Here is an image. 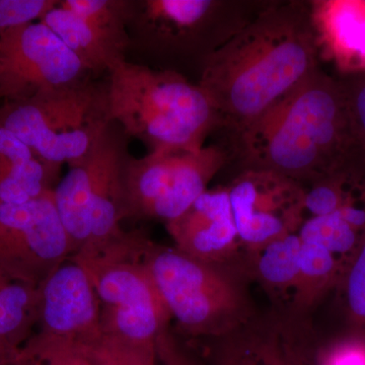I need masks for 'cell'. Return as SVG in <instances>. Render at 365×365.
Returning <instances> with one entry per match:
<instances>
[{
	"label": "cell",
	"instance_id": "17",
	"mask_svg": "<svg viewBox=\"0 0 365 365\" xmlns=\"http://www.w3.org/2000/svg\"><path fill=\"white\" fill-rule=\"evenodd\" d=\"M41 21L58 36L90 73L109 72L112 67L126 60L130 43L98 30L59 1Z\"/></svg>",
	"mask_w": 365,
	"mask_h": 365
},
{
	"label": "cell",
	"instance_id": "20",
	"mask_svg": "<svg viewBox=\"0 0 365 365\" xmlns=\"http://www.w3.org/2000/svg\"><path fill=\"white\" fill-rule=\"evenodd\" d=\"M302 241L294 232L263 245L251 252L255 272L270 289L292 290L299 280Z\"/></svg>",
	"mask_w": 365,
	"mask_h": 365
},
{
	"label": "cell",
	"instance_id": "24",
	"mask_svg": "<svg viewBox=\"0 0 365 365\" xmlns=\"http://www.w3.org/2000/svg\"><path fill=\"white\" fill-rule=\"evenodd\" d=\"M9 365H90L86 345L34 333Z\"/></svg>",
	"mask_w": 365,
	"mask_h": 365
},
{
	"label": "cell",
	"instance_id": "31",
	"mask_svg": "<svg viewBox=\"0 0 365 365\" xmlns=\"http://www.w3.org/2000/svg\"><path fill=\"white\" fill-rule=\"evenodd\" d=\"M1 69H2L1 61H0V74H1Z\"/></svg>",
	"mask_w": 365,
	"mask_h": 365
},
{
	"label": "cell",
	"instance_id": "23",
	"mask_svg": "<svg viewBox=\"0 0 365 365\" xmlns=\"http://www.w3.org/2000/svg\"><path fill=\"white\" fill-rule=\"evenodd\" d=\"M90 365H158L157 342H139L102 333L86 345Z\"/></svg>",
	"mask_w": 365,
	"mask_h": 365
},
{
	"label": "cell",
	"instance_id": "6",
	"mask_svg": "<svg viewBox=\"0 0 365 365\" xmlns=\"http://www.w3.org/2000/svg\"><path fill=\"white\" fill-rule=\"evenodd\" d=\"M146 239L125 232L104 248L72 255L90 276L101 307L102 333L157 342L168 330L169 311L144 262Z\"/></svg>",
	"mask_w": 365,
	"mask_h": 365
},
{
	"label": "cell",
	"instance_id": "28",
	"mask_svg": "<svg viewBox=\"0 0 365 365\" xmlns=\"http://www.w3.org/2000/svg\"><path fill=\"white\" fill-rule=\"evenodd\" d=\"M319 365H365V337L336 343L319 359Z\"/></svg>",
	"mask_w": 365,
	"mask_h": 365
},
{
	"label": "cell",
	"instance_id": "8",
	"mask_svg": "<svg viewBox=\"0 0 365 365\" xmlns=\"http://www.w3.org/2000/svg\"><path fill=\"white\" fill-rule=\"evenodd\" d=\"M144 262L170 319L185 333L222 337L247 323L248 307L241 290L220 267L150 240Z\"/></svg>",
	"mask_w": 365,
	"mask_h": 365
},
{
	"label": "cell",
	"instance_id": "21",
	"mask_svg": "<svg viewBox=\"0 0 365 365\" xmlns=\"http://www.w3.org/2000/svg\"><path fill=\"white\" fill-rule=\"evenodd\" d=\"M297 234L302 242H314L328 250L339 263L343 274L365 237L364 232L338 212L307 218Z\"/></svg>",
	"mask_w": 365,
	"mask_h": 365
},
{
	"label": "cell",
	"instance_id": "4",
	"mask_svg": "<svg viewBox=\"0 0 365 365\" xmlns=\"http://www.w3.org/2000/svg\"><path fill=\"white\" fill-rule=\"evenodd\" d=\"M128 138L112 122L83 158L68 163L66 176L53 190L72 255L98 251L125 232Z\"/></svg>",
	"mask_w": 365,
	"mask_h": 365
},
{
	"label": "cell",
	"instance_id": "10",
	"mask_svg": "<svg viewBox=\"0 0 365 365\" xmlns=\"http://www.w3.org/2000/svg\"><path fill=\"white\" fill-rule=\"evenodd\" d=\"M53 190L29 202L0 203V268L35 287L72 256Z\"/></svg>",
	"mask_w": 365,
	"mask_h": 365
},
{
	"label": "cell",
	"instance_id": "16",
	"mask_svg": "<svg viewBox=\"0 0 365 365\" xmlns=\"http://www.w3.org/2000/svg\"><path fill=\"white\" fill-rule=\"evenodd\" d=\"M58 169L0 126V203H26L44 195L54 189L51 182Z\"/></svg>",
	"mask_w": 365,
	"mask_h": 365
},
{
	"label": "cell",
	"instance_id": "22",
	"mask_svg": "<svg viewBox=\"0 0 365 365\" xmlns=\"http://www.w3.org/2000/svg\"><path fill=\"white\" fill-rule=\"evenodd\" d=\"M342 275L339 263L328 250L302 242L295 302L299 306H311L327 289L339 284Z\"/></svg>",
	"mask_w": 365,
	"mask_h": 365
},
{
	"label": "cell",
	"instance_id": "27",
	"mask_svg": "<svg viewBox=\"0 0 365 365\" xmlns=\"http://www.w3.org/2000/svg\"><path fill=\"white\" fill-rule=\"evenodd\" d=\"M347 101L360 162L365 168V74L339 78Z\"/></svg>",
	"mask_w": 365,
	"mask_h": 365
},
{
	"label": "cell",
	"instance_id": "1",
	"mask_svg": "<svg viewBox=\"0 0 365 365\" xmlns=\"http://www.w3.org/2000/svg\"><path fill=\"white\" fill-rule=\"evenodd\" d=\"M309 2H269L227 42L201 60L198 85L220 128L242 130L319 68Z\"/></svg>",
	"mask_w": 365,
	"mask_h": 365
},
{
	"label": "cell",
	"instance_id": "18",
	"mask_svg": "<svg viewBox=\"0 0 365 365\" xmlns=\"http://www.w3.org/2000/svg\"><path fill=\"white\" fill-rule=\"evenodd\" d=\"M281 324L230 334L215 365H304L297 336Z\"/></svg>",
	"mask_w": 365,
	"mask_h": 365
},
{
	"label": "cell",
	"instance_id": "30",
	"mask_svg": "<svg viewBox=\"0 0 365 365\" xmlns=\"http://www.w3.org/2000/svg\"><path fill=\"white\" fill-rule=\"evenodd\" d=\"M21 348L14 347V346L0 341V365L11 364V361L16 359Z\"/></svg>",
	"mask_w": 365,
	"mask_h": 365
},
{
	"label": "cell",
	"instance_id": "26",
	"mask_svg": "<svg viewBox=\"0 0 365 365\" xmlns=\"http://www.w3.org/2000/svg\"><path fill=\"white\" fill-rule=\"evenodd\" d=\"M58 0H0V35L42 21Z\"/></svg>",
	"mask_w": 365,
	"mask_h": 365
},
{
	"label": "cell",
	"instance_id": "12",
	"mask_svg": "<svg viewBox=\"0 0 365 365\" xmlns=\"http://www.w3.org/2000/svg\"><path fill=\"white\" fill-rule=\"evenodd\" d=\"M227 190L237 232L250 252L299 232L304 222L306 188L289 178L242 170Z\"/></svg>",
	"mask_w": 365,
	"mask_h": 365
},
{
	"label": "cell",
	"instance_id": "13",
	"mask_svg": "<svg viewBox=\"0 0 365 365\" xmlns=\"http://www.w3.org/2000/svg\"><path fill=\"white\" fill-rule=\"evenodd\" d=\"M35 333L88 345L102 334L101 307L86 269L69 258L40 285Z\"/></svg>",
	"mask_w": 365,
	"mask_h": 365
},
{
	"label": "cell",
	"instance_id": "9",
	"mask_svg": "<svg viewBox=\"0 0 365 365\" xmlns=\"http://www.w3.org/2000/svg\"><path fill=\"white\" fill-rule=\"evenodd\" d=\"M228 158L227 151L216 145L131 157L125 170L127 218L176 220L207 190Z\"/></svg>",
	"mask_w": 365,
	"mask_h": 365
},
{
	"label": "cell",
	"instance_id": "2",
	"mask_svg": "<svg viewBox=\"0 0 365 365\" xmlns=\"http://www.w3.org/2000/svg\"><path fill=\"white\" fill-rule=\"evenodd\" d=\"M230 134L244 170L276 173L302 186L364 168L343 86L319 67L254 123Z\"/></svg>",
	"mask_w": 365,
	"mask_h": 365
},
{
	"label": "cell",
	"instance_id": "19",
	"mask_svg": "<svg viewBox=\"0 0 365 365\" xmlns=\"http://www.w3.org/2000/svg\"><path fill=\"white\" fill-rule=\"evenodd\" d=\"M40 287L24 282L0 268V341L21 348L37 329Z\"/></svg>",
	"mask_w": 365,
	"mask_h": 365
},
{
	"label": "cell",
	"instance_id": "14",
	"mask_svg": "<svg viewBox=\"0 0 365 365\" xmlns=\"http://www.w3.org/2000/svg\"><path fill=\"white\" fill-rule=\"evenodd\" d=\"M175 248L220 267L244 246L237 232L227 188L205 192L182 215L165 223Z\"/></svg>",
	"mask_w": 365,
	"mask_h": 365
},
{
	"label": "cell",
	"instance_id": "3",
	"mask_svg": "<svg viewBox=\"0 0 365 365\" xmlns=\"http://www.w3.org/2000/svg\"><path fill=\"white\" fill-rule=\"evenodd\" d=\"M111 121L150 153L198 151L220 119L205 91L172 69L119 62L108 72Z\"/></svg>",
	"mask_w": 365,
	"mask_h": 365
},
{
	"label": "cell",
	"instance_id": "25",
	"mask_svg": "<svg viewBox=\"0 0 365 365\" xmlns=\"http://www.w3.org/2000/svg\"><path fill=\"white\" fill-rule=\"evenodd\" d=\"M338 285L348 319L365 337V237Z\"/></svg>",
	"mask_w": 365,
	"mask_h": 365
},
{
	"label": "cell",
	"instance_id": "29",
	"mask_svg": "<svg viewBox=\"0 0 365 365\" xmlns=\"http://www.w3.org/2000/svg\"><path fill=\"white\" fill-rule=\"evenodd\" d=\"M157 348L158 361L162 365H202L187 354L169 330L158 338Z\"/></svg>",
	"mask_w": 365,
	"mask_h": 365
},
{
	"label": "cell",
	"instance_id": "15",
	"mask_svg": "<svg viewBox=\"0 0 365 365\" xmlns=\"http://www.w3.org/2000/svg\"><path fill=\"white\" fill-rule=\"evenodd\" d=\"M319 59L343 76L365 74V0L309 1Z\"/></svg>",
	"mask_w": 365,
	"mask_h": 365
},
{
	"label": "cell",
	"instance_id": "7",
	"mask_svg": "<svg viewBox=\"0 0 365 365\" xmlns=\"http://www.w3.org/2000/svg\"><path fill=\"white\" fill-rule=\"evenodd\" d=\"M268 4L132 0L127 26L130 48L158 58H196L200 62L234 37Z\"/></svg>",
	"mask_w": 365,
	"mask_h": 365
},
{
	"label": "cell",
	"instance_id": "5",
	"mask_svg": "<svg viewBox=\"0 0 365 365\" xmlns=\"http://www.w3.org/2000/svg\"><path fill=\"white\" fill-rule=\"evenodd\" d=\"M111 123L107 81L88 78L0 106V126L56 168L83 158Z\"/></svg>",
	"mask_w": 365,
	"mask_h": 365
},
{
	"label": "cell",
	"instance_id": "11",
	"mask_svg": "<svg viewBox=\"0 0 365 365\" xmlns=\"http://www.w3.org/2000/svg\"><path fill=\"white\" fill-rule=\"evenodd\" d=\"M0 98L4 101L76 85L90 73L42 21L0 35Z\"/></svg>",
	"mask_w": 365,
	"mask_h": 365
}]
</instances>
